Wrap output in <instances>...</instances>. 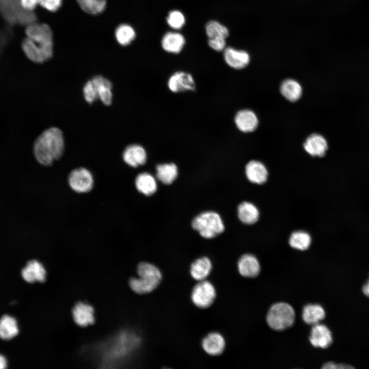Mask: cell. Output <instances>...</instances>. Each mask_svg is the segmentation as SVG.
<instances>
[{
  "mask_svg": "<svg viewBox=\"0 0 369 369\" xmlns=\"http://www.w3.org/2000/svg\"><path fill=\"white\" fill-rule=\"evenodd\" d=\"M64 139L62 131L52 127L43 131L36 138L33 152L37 161L45 166L51 165L64 152Z\"/></svg>",
  "mask_w": 369,
  "mask_h": 369,
  "instance_id": "1",
  "label": "cell"
},
{
  "mask_svg": "<svg viewBox=\"0 0 369 369\" xmlns=\"http://www.w3.org/2000/svg\"><path fill=\"white\" fill-rule=\"evenodd\" d=\"M138 277H132L129 281L131 290L138 294H145L153 291L160 284L162 274L154 264L140 262L137 267Z\"/></svg>",
  "mask_w": 369,
  "mask_h": 369,
  "instance_id": "2",
  "label": "cell"
},
{
  "mask_svg": "<svg viewBox=\"0 0 369 369\" xmlns=\"http://www.w3.org/2000/svg\"><path fill=\"white\" fill-rule=\"evenodd\" d=\"M0 13L4 19L11 25L28 26L36 22V14L24 9L19 0H0Z\"/></svg>",
  "mask_w": 369,
  "mask_h": 369,
  "instance_id": "3",
  "label": "cell"
},
{
  "mask_svg": "<svg viewBox=\"0 0 369 369\" xmlns=\"http://www.w3.org/2000/svg\"><path fill=\"white\" fill-rule=\"evenodd\" d=\"M192 227L203 238H212L224 230L220 216L214 211H206L196 216L192 221Z\"/></svg>",
  "mask_w": 369,
  "mask_h": 369,
  "instance_id": "4",
  "label": "cell"
},
{
  "mask_svg": "<svg viewBox=\"0 0 369 369\" xmlns=\"http://www.w3.org/2000/svg\"><path fill=\"white\" fill-rule=\"evenodd\" d=\"M295 313L293 308L286 302L273 304L268 311L266 322L275 331H282L291 326L295 321Z\"/></svg>",
  "mask_w": 369,
  "mask_h": 369,
  "instance_id": "5",
  "label": "cell"
},
{
  "mask_svg": "<svg viewBox=\"0 0 369 369\" xmlns=\"http://www.w3.org/2000/svg\"><path fill=\"white\" fill-rule=\"evenodd\" d=\"M216 296L213 284L208 280L199 281L193 287L191 294L193 303L200 309L209 308Z\"/></svg>",
  "mask_w": 369,
  "mask_h": 369,
  "instance_id": "6",
  "label": "cell"
},
{
  "mask_svg": "<svg viewBox=\"0 0 369 369\" xmlns=\"http://www.w3.org/2000/svg\"><path fill=\"white\" fill-rule=\"evenodd\" d=\"M71 189L78 193L90 192L94 186V178L91 172L86 168H78L73 170L68 178Z\"/></svg>",
  "mask_w": 369,
  "mask_h": 369,
  "instance_id": "7",
  "label": "cell"
},
{
  "mask_svg": "<svg viewBox=\"0 0 369 369\" xmlns=\"http://www.w3.org/2000/svg\"><path fill=\"white\" fill-rule=\"evenodd\" d=\"M26 56L36 63H44L53 55V45H43L26 37L22 44Z\"/></svg>",
  "mask_w": 369,
  "mask_h": 369,
  "instance_id": "8",
  "label": "cell"
},
{
  "mask_svg": "<svg viewBox=\"0 0 369 369\" xmlns=\"http://www.w3.org/2000/svg\"><path fill=\"white\" fill-rule=\"evenodd\" d=\"M27 37L43 45H53V34L50 27L45 24L34 23L27 26Z\"/></svg>",
  "mask_w": 369,
  "mask_h": 369,
  "instance_id": "9",
  "label": "cell"
},
{
  "mask_svg": "<svg viewBox=\"0 0 369 369\" xmlns=\"http://www.w3.org/2000/svg\"><path fill=\"white\" fill-rule=\"evenodd\" d=\"M168 86L174 93L195 89V83L192 75L182 71L173 73L168 79Z\"/></svg>",
  "mask_w": 369,
  "mask_h": 369,
  "instance_id": "10",
  "label": "cell"
},
{
  "mask_svg": "<svg viewBox=\"0 0 369 369\" xmlns=\"http://www.w3.org/2000/svg\"><path fill=\"white\" fill-rule=\"evenodd\" d=\"M309 340L313 346L325 348L333 342L332 334L325 325L317 323L313 325Z\"/></svg>",
  "mask_w": 369,
  "mask_h": 369,
  "instance_id": "11",
  "label": "cell"
},
{
  "mask_svg": "<svg viewBox=\"0 0 369 369\" xmlns=\"http://www.w3.org/2000/svg\"><path fill=\"white\" fill-rule=\"evenodd\" d=\"M75 322L80 326H87L94 322V311L90 304L79 302L75 304L72 310Z\"/></svg>",
  "mask_w": 369,
  "mask_h": 369,
  "instance_id": "12",
  "label": "cell"
},
{
  "mask_svg": "<svg viewBox=\"0 0 369 369\" xmlns=\"http://www.w3.org/2000/svg\"><path fill=\"white\" fill-rule=\"evenodd\" d=\"M23 279L29 283L44 282L46 279V271L41 262L33 259L29 261L22 271Z\"/></svg>",
  "mask_w": 369,
  "mask_h": 369,
  "instance_id": "13",
  "label": "cell"
},
{
  "mask_svg": "<svg viewBox=\"0 0 369 369\" xmlns=\"http://www.w3.org/2000/svg\"><path fill=\"white\" fill-rule=\"evenodd\" d=\"M201 345L203 350L209 355L218 356L224 351L225 341L221 334L212 332L203 338Z\"/></svg>",
  "mask_w": 369,
  "mask_h": 369,
  "instance_id": "14",
  "label": "cell"
},
{
  "mask_svg": "<svg viewBox=\"0 0 369 369\" xmlns=\"http://www.w3.org/2000/svg\"><path fill=\"white\" fill-rule=\"evenodd\" d=\"M223 57L225 63L231 67L241 69L245 67L250 62V55L243 50H236L232 47L224 49Z\"/></svg>",
  "mask_w": 369,
  "mask_h": 369,
  "instance_id": "15",
  "label": "cell"
},
{
  "mask_svg": "<svg viewBox=\"0 0 369 369\" xmlns=\"http://www.w3.org/2000/svg\"><path fill=\"white\" fill-rule=\"evenodd\" d=\"M122 158L129 166L137 167L145 164L147 155L145 149L142 146L133 144L126 147L122 154Z\"/></svg>",
  "mask_w": 369,
  "mask_h": 369,
  "instance_id": "16",
  "label": "cell"
},
{
  "mask_svg": "<svg viewBox=\"0 0 369 369\" xmlns=\"http://www.w3.org/2000/svg\"><path fill=\"white\" fill-rule=\"evenodd\" d=\"M239 274L247 278L255 277L259 274L260 266L257 258L252 254L243 255L238 261Z\"/></svg>",
  "mask_w": 369,
  "mask_h": 369,
  "instance_id": "17",
  "label": "cell"
},
{
  "mask_svg": "<svg viewBox=\"0 0 369 369\" xmlns=\"http://www.w3.org/2000/svg\"><path fill=\"white\" fill-rule=\"evenodd\" d=\"M304 150L313 156H323L328 148L326 139L318 134L309 136L303 144Z\"/></svg>",
  "mask_w": 369,
  "mask_h": 369,
  "instance_id": "18",
  "label": "cell"
},
{
  "mask_svg": "<svg viewBox=\"0 0 369 369\" xmlns=\"http://www.w3.org/2000/svg\"><path fill=\"white\" fill-rule=\"evenodd\" d=\"M97 97L107 106L110 105L112 100L111 82L100 75L94 76L92 79Z\"/></svg>",
  "mask_w": 369,
  "mask_h": 369,
  "instance_id": "19",
  "label": "cell"
},
{
  "mask_svg": "<svg viewBox=\"0 0 369 369\" xmlns=\"http://www.w3.org/2000/svg\"><path fill=\"white\" fill-rule=\"evenodd\" d=\"M245 174L250 181L260 184L266 181L268 172L262 163L256 160H252L246 165Z\"/></svg>",
  "mask_w": 369,
  "mask_h": 369,
  "instance_id": "20",
  "label": "cell"
},
{
  "mask_svg": "<svg viewBox=\"0 0 369 369\" xmlns=\"http://www.w3.org/2000/svg\"><path fill=\"white\" fill-rule=\"evenodd\" d=\"M235 122L238 129L243 132H252L257 127L258 121L255 114L249 110H242L237 112Z\"/></svg>",
  "mask_w": 369,
  "mask_h": 369,
  "instance_id": "21",
  "label": "cell"
},
{
  "mask_svg": "<svg viewBox=\"0 0 369 369\" xmlns=\"http://www.w3.org/2000/svg\"><path fill=\"white\" fill-rule=\"evenodd\" d=\"M212 269V264L210 259L207 257H202L193 261L190 269L192 277L198 281L206 280L210 274Z\"/></svg>",
  "mask_w": 369,
  "mask_h": 369,
  "instance_id": "22",
  "label": "cell"
},
{
  "mask_svg": "<svg viewBox=\"0 0 369 369\" xmlns=\"http://www.w3.org/2000/svg\"><path fill=\"white\" fill-rule=\"evenodd\" d=\"M185 44V39L182 35L177 32H168L165 34L161 40V46L166 51L178 53L182 49Z\"/></svg>",
  "mask_w": 369,
  "mask_h": 369,
  "instance_id": "23",
  "label": "cell"
},
{
  "mask_svg": "<svg viewBox=\"0 0 369 369\" xmlns=\"http://www.w3.org/2000/svg\"><path fill=\"white\" fill-rule=\"evenodd\" d=\"M135 184L140 193L147 196L154 194L157 188L155 178L148 172L139 174L135 178Z\"/></svg>",
  "mask_w": 369,
  "mask_h": 369,
  "instance_id": "24",
  "label": "cell"
},
{
  "mask_svg": "<svg viewBox=\"0 0 369 369\" xmlns=\"http://www.w3.org/2000/svg\"><path fill=\"white\" fill-rule=\"evenodd\" d=\"M325 316V311L319 304H308L303 308L302 317L306 324L313 325L319 323Z\"/></svg>",
  "mask_w": 369,
  "mask_h": 369,
  "instance_id": "25",
  "label": "cell"
},
{
  "mask_svg": "<svg viewBox=\"0 0 369 369\" xmlns=\"http://www.w3.org/2000/svg\"><path fill=\"white\" fill-rule=\"evenodd\" d=\"M237 212L239 220L244 224H253L259 218V213L258 209L249 202L244 201L239 204Z\"/></svg>",
  "mask_w": 369,
  "mask_h": 369,
  "instance_id": "26",
  "label": "cell"
},
{
  "mask_svg": "<svg viewBox=\"0 0 369 369\" xmlns=\"http://www.w3.org/2000/svg\"><path fill=\"white\" fill-rule=\"evenodd\" d=\"M156 170L158 179L166 184L172 183L178 174L177 167L172 162L157 165Z\"/></svg>",
  "mask_w": 369,
  "mask_h": 369,
  "instance_id": "27",
  "label": "cell"
},
{
  "mask_svg": "<svg viewBox=\"0 0 369 369\" xmlns=\"http://www.w3.org/2000/svg\"><path fill=\"white\" fill-rule=\"evenodd\" d=\"M19 332L16 320L9 315H4L0 319V338L9 340L16 336Z\"/></svg>",
  "mask_w": 369,
  "mask_h": 369,
  "instance_id": "28",
  "label": "cell"
},
{
  "mask_svg": "<svg viewBox=\"0 0 369 369\" xmlns=\"http://www.w3.org/2000/svg\"><path fill=\"white\" fill-rule=\"evenodd\" d=\"M282 95L291 101L297 100L302 94V88L296 80L288 79L284 80L280 86Z\"/></svg>",
  "mask_w": 369,
  "mask_h": 369,
  "instance_id": "29",
  "label": "cell"
},
{
  "mask_svg": "<svg viewBox=\"0 0 369 369\" xmlns=\"http://www.w3.org/2000/svg\"><path fill=\"white\" fill-rule=\"evenodd\" d=\"M311 243V237L309 233L303 231L293 232L289 239L290 246L295 249L304 251L307 250Z\"/></svg>",
  "mask_w": 369,
  "mask_h": 369,
  "instance_id": "30",
  "label": "cell"
},
{
  "mask_svg": "<svg viewBox=\"0 0 369 369\" xmlns=\"http://www.w3.org/2000/svg\"><path fill=\"white\" fill-rule=\"evenodd\" d=\"M115 35L117 42L122 46L129 45L135 38L134 29L129 25L121 24L116 29Z\"/></svg>",
  "mask_w": 369,
  "mask_h": 369,
  "instance_id": "31",
  "label": "cell"
},
{
  "mask_svg": "<svg viewBox=\"0 0 369 369\" xmlns=\"http://www.w3.org/2000/svg\"><path fill=\"white\" fill-rule=\"evenodd\" d=\"M76 1L85 12L93 15L101 13L105 9L107 4V0Z\"/></svg>",
  "mask_w": 369,
  "mask_h": 369,
  "instance_id": "32",
  "label": "cell"
},
{
  "mask_svg": "<svg viewBox=\"0 0 369 369\" xmlns=\"http://www.w3.org/2000/svg\"><path fill=\"white\" fill-rule=\"evenodd\" d=\"M206 32L209 38L222 37L226 39L229 34L228 28L215 20L207 23Z\"/></svg>",
  "mask_w": 369,
  "mask_h": 369,
  "instance_id": "33",
  "label": "cell"
},
{
  "mask_svg": "<svg viewBox=\"0 0 369 369\" xmlns=\"http://www.w3.org/2000/svg\"><path fill=\"white\" fill-rule=\"evenodd\" d=\"M167 22L171 28L179 29L184 25L185 17L180 11L173 10L169 13Z\"/></svg>",
  "mask_w": 369,
  "mask_h": 369,
  "instance_id": "34",
  "label": "cell"
},
{
  "mask_svg": "<svg viewBox=\"0 0 369 369\" xmlns=\"http://www.w3.org/2000/svg\"><path fill=\"white\" fill-rule=\"evenodd\" d=\"M83 93L85 100L90 104L98 99L94 84L92 80H88L83 88Z\"/></svg>",
  "mask_w": 369,
  "mask_h": 369,
  "instance_id": "35",
  "label": "cell"
},
{
  "mask_svg": "<svg viewBox=\"0 0 369 369\" xmlns=\"http://www.w3.org/2000/svg\"><path fill=\"white\" fill-rule=\"evenodd\" d=\"M208 45L212 49L216 51H222L225 47V38L222 37L209 38Z\"/></svg>",
  "mask_w": 369,
  "mask_h": 369,
  "instance_id": "36",
  "label": "cell"
},
{
  "mask_svg": "<svg viewBox=\"0 0 369 369\" xmlns=\"http://www.w3.org/2000/svg\"><path fill=\"white\" fill-rule=\"evenodd\" d=\"M62 0H42L40 5L51 12L57 11L61 6Z\"/></svg>",
  "mask_w": 369,
  "mask_h": 369,
  "instance_id": "37",
  "label": "cell"
},
{
  "mask_svg": "<svg viewBox=\"0 0 369 369\" xmlns=\"http://www.w3.org/2000/svg\"><path fill=\"white\" fill-rule=\"evenodd\" d=\"M22 7L26 10L33 11L42 0H19Z\"/></svg>",
  "mask_w": 369,
  "mask_h": 369,
  "instance_id": "38",
  "label": "cell"
},
{
  "mask_svg": "<svg viewBox=\"0 0 369 369\" xmlns=\"http://www.w3.org/2000/svg\"><path fill=\"white\" fill-rule=\"evenodd\" d=\"M322 368L324 369H350L354 367L346 364H338L333 362H327L323 364Z\"/></svg>",
  "mask_w": 369,
  "mask_h": 369,
  "instance_id": "39",
  "label": "cell"
},
{
  "mask_svg": "<svg viewBox=\"0 0 369 369\" xmlns=\"http://www.w3.org/2000/svg\"><path fill=\"white\" fill-rule=\"evenodd\" d=\"M362 289L363 294L367 297H369V279L366 283L363 285Z\"/></svg>",
  "mask_w": 369,
  "mask_h": 369,
  "instance_id": "40",
  "label": "cell"
},
{
  "mask_svg": "<svg viewBox=\"0 0 369 369\" xmlns=\"http://www.w3.org/2000/svg\"><path fill=\"white\" fill-rule=\"evenodd\" d=\"M7 363L6 358L0 355V369H4L7 367Z\"/></svg>",
  "mask_w": 369,
  "mask_h": 369,
  "instance_id": "41",
  "label": "cell"
},
{
  "mask_svg": "<svg viewBox=\"0 0 369 369\" xmlns=\"http://www.w3.org/2000/svg\"><path fill=\"white\" fill-rule=\"evenodd\" d=\"M1 47H2V46H1V45H0V50L1 49Z\"/></svg>",
  "mask_w": 369,
  "mask_h": 369,
  "instance_id": "42",
  "label": "cell"
}]
</instances>
